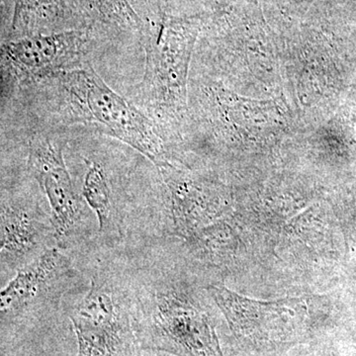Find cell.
I'll return each mask as SVG.
<instances>
[{
  "mask_svg": "<svg viewBox=\"0 0 356 356\" xmlns=\"http://www.w3.org/2000/svg\"><path fill=\"white\" fill-rule=\"evenodd\" d=\"M212 291L234 329L243 336L269 341L286 337L294 329L295 325L290 324V318H296L293 303L252 301L224 288L214 287Z\"/></svg>",
  "mask_w": 356,
  "mask_h": 356,
  "instance_id": "ba28073f",
  "label": "cell"
},
{
  "mask_svg": "<svg viewBox=\"0 0 356 356\" xmlns=\"http://www.w3.org/2000/svg\"><path fill=\"white\" fill-rule=\"evenodd\" d=\"M53 224L20 204L0 205V266H24L48 250ZM56 238V236H55Z\"/></svg>",
  "mask_w": 356,
  "mask_h": 356,
  "instance_id": "52a82bcc",
  "label": "cell"
},
{
  "mask_svg": "<svg viewBox=\"0 0 356 356\" xmlns=\"http://www.w3.org/2000/svg\"><path fill=\"white\" fill-rule=\"evenodd\" d=\"M133 297V296H132ZM143 346L177 356H222L209 318L173 292L133 298Z\"/></svg>",
  "mask_w": 356,
  "mask_h": 356,
  "instance_id": "7a4b0ae2",
  "label": "cell"
},
{
  "mask_svg": "<svg viewBox=\"0 0 356 356\" xmlns=\"http://www.w3.org/2000/svg\"><path fill=\"white\" fill-rule=\"evenodd\" d=\"M88 172L84 177L83 195L97 216L99 233L104 236L118 235L120 217L115 206L106 172L100 163L86 161Z\"/></svg>",
  "mask_w": 356,
  "mask_h": 356,
  "instance_id": "9c48e42d",
  "label": "cell"
},
{
  "mask_svg": "<svg viewBox=\"0 0 356 356\" xmlns=\"http://www.w3.org/2000/svg\"><path fill=\"white\" fill-rule=\"evenodd\" d=\"M58 76L79 121L126 143L153 161L158 159L143 115L109 88L92 67L67 70Z\"/></svg>",
  "mask_w": 356,
  "mask_h": 356,
  "instance_id": "3957f363",
  "label": "cell"
},
{
  "mask_svg": "<svg viewBox=\"0 0 356 356\" xmlns=\"http://www.w3.org/2000/svg\"><path fill=\"white\" fill-rule=\"evenodd\" d=\"M76 277L67 255L50 248L29 264L0 290V318L16 317L29 309L57 306Z\"/></svg>",
  "mask_w": 356,
  "mask_h": 356,
  "instance_id": "277c9868",
  "label": "cell"
},
{
  "mask_svg": "<svg viewBox=\"0 0 356 356\" xmlns=\"http://www.w3.org/2000/svg\"><path fill=\"white\" fill-rule=\"evenodd\" d=\"M104 19L118 24L137 27L140 19L128 0H84Z\"/></svg>",
  "mask_w": 356,
  "mask_h": 356,
  "instance_id": "30bf717a",
  "label": "cell"
},
{
  "mask_svg": "<svg viewBox=\"0 0 356 356\" xmlns=\"http://www.w3.org/2000/svg\"><path fill=\"white\" fill-rule=\"evenodd\" d=\"M84 43L81 31L37 35L1 44L0 60L23 79L58 76L79 60Z\"/></svg>",
  "mask_w": 356,
  "mask_h": 356,
  "instance_id": "8992f818",
  "label": "cell"
},
{
  "mask_svg": "<svg viewBox=\"0 0 356 356\" xmlns=\"http://www.w3.org/2000/svg\"><path fill=\"white\" fill-rule=\"evenodd\" d=\"M64 2V0H16L13 29L28 24L34 16L48 13Z\"/></svg>",
  "mask_w": 356,
  "mask_h": 356,
  "instance_id": "8fae6325",
  "label": "cell"
},
{
  "mask_svg": "<svg viewBox=\"0 0 356 356\" xmlns=\"http://www.w3.org/2000/svg\"><path fill=\"white\" fill-rule=\"evenodd\" d=\"M79 356H133L135 348L132 295L114 274L97 273L70 315Z\"/></svg>",
  "mask_w": 356,
  "mask_h": 356,
  "instance_id": "6da1fadb",
  "label": "cell"
},
{
  "mask_svg": "<svg viewBox=\"0 0 356 356\" xmlns=\"http://www.w3.org/2000/svg\"><path fill=\"white\" fill-rule=\"evenodd\" d=\"M29 168L48 198L56 238L67 242L81 229L83 207L65 165L62 145L49 138L33 142Z\"/></svg>",
  "mask_w": 356,
  "mask_h": 356,
  "instance_id": "5b68a950",
  "label": "cell"
}]
</instances>
